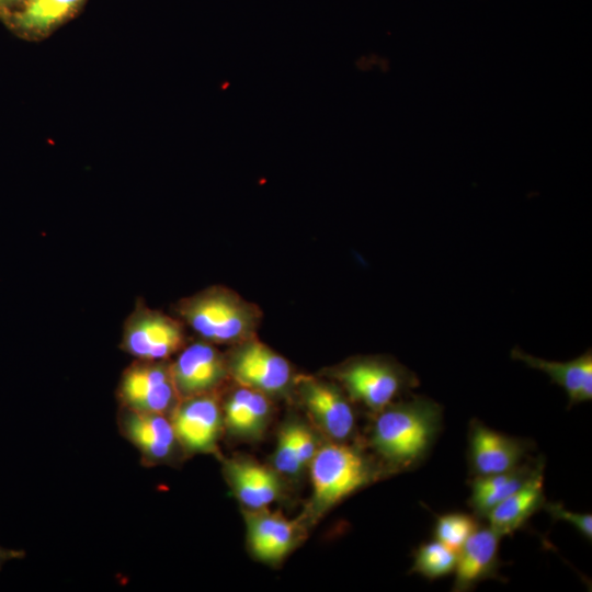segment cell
<instances>
[{
  "label": "cell",
  "mask_w": 592,
  "mask_h": 592,
  "mask_svg": "<svg viewBox=\"0 0 592 592\" xmlns=\"http://www.w3.org/2000/svg\"><path fill=\"white\" fill-rule=\"evenodd\" d=\"M16 1H20V0H0V7L9 5Z\"/></svg>",
  "instance_id": "cell-27"
},
{
  "label": "cell",
  "mask_w": 592,
  "mask_h": 592,
  "mask_svg": "<svg viewBox=\"0 0 592 592\" xmlns=\"http://www.w3.org/2000/svg\"><path fill=\"white\" fill-rule=\"evenodd\" d=\"M544 504V467H542L485 517L489 522V527L502 537L520 530Z\"/></svg>",
  "instance_id": "cell-15"
},
{
  "label": "cell",
  "mask_w": 592,
  "mask_h": 592,
  "mask_svg": "<svg viewBox=\"0 0 592 592\" xmlns=\"http://www.w3.org/2000/svg\"><path fill=\"white\" fill-rule=\"evenodd\" d=\"M171 423L177 440L187 451L210 452L220 431L219 403L212 394L181 399L172 410Z\"/></svg>",
  "instance_id": "cell-9"
},
{
  "label": "cell",
  "mask_w": 592,
  "mask_h": 592,
  "mask_svg": "<svg viewBox=\"0 0 592 592\" xmlns=\"http://www.w3.org/2000/svg\"><path fill=\"white\" fill-rule=\"evenodd\" d=\"M501 536L490 527L477 528L458 551L454 591H467L482 580L497 578Z\"/></svg>",
  "instance_id": "cell-12"
},
{
  "label": "cell",
  "mask_w": 592,
  "mask_h": 592,
  "mask_svg": "<svg viewBox=\"0 0 592 592\" xmlns=\"http://www.w3.org/2000/svg\"><path fill=\"white\" fill-rule=\"evenodd\" d=\"M122 428L127 439L152 463L169 458L175 447L177 436L163 414L125 410Z\"/></svg>",
  "instance_id": "cell-14"
},
{
  "label": "cell",
  "mask_w": 592,
  "mask_h": 592,
  "mask_svg": "<svg viewBox=\"0 0 592 592\" xmlns=\"http://www.w3.org/2000/svg\"><path fill=\"white\" fill-rule=\"evenodd\" d=\"M118 397L125 408L133 411L163 414L173 410L179 397L170 364L136 360L122 375Z\"/></svg>",
  "instance_id": "cell-6"
},
{
  "label": "cell",
  "mask_w": 592,
  "mask_h": 592,
  "mask_svg": "<svg viewBox=\"0 0 592 592\" xmlns=\"http://www.w3.org/2000/svg\"><path fill=\"white\" fill-rule=\"evenodd\" d=\"M542 467H544L543 462L522 463L501 474L475 477L471 482L469 505L476 515L485 517L490 510L519 490Z\"/></svg>",
  "instance_id": "cell-18"
},
{
  "label": "cell",
  "mask_w": 592,
  "mask_h": 592,
  "mask_svg": "<svg viewBox=\"0 0 592 592\" xmlns=\"http://www.w3.org/2000/svg\"><path fill=\"white\" fill-rule=\"evenodd\" d=\"M184 345L183 322L144 304L124 323L121 348L136 360L166 361Z\"/></svg>",
  "instance_id": "cell-5"
},
{
  "label": "cell",
  "mask_w": 592,
  "mask_h": 592,
  "mask_svg": "<svg viewBox=\"0 0 592 592\" xmlns=\"http://www.w3.org/2000/svg\"><path fill=\"white\" fill-rule=\"evenodd\" d=\"M458 553L439 540L424 543L413 555L412 572L434 580L445 577L455 570Z\"/></svg>",
  "instance_id": "cell-21"
},
{
  "label": "cell",
  "mask_w": 592,
  "mask_h": 592,
  "mask_svg": "<svg viewBox=\"0 0 592 592\" xmlns=\"http://www.w3.org/2000/svg\"><path fill=\"white\" fill-rule=\"evenodd\" d=\"M227 367L240 386L265 395L283 391L292 379L289 363L255 337L236 344Z\"/></svg>",
  "instance_id": "cell-7"
},
{
  "label": "cell",
  "mask_w": 592,
  "mask_h": 592,
  "mask_svg": "<svg viewBox=\"0 0 592 592\" xmlns=\"http://www.w3.org/2000/svg\"><path fill=\"white\" fill-rule=\"evenodd\" d=\"M312 511L322 513L371 482L377 471L357 448L331 443L310 462Z\"/></svg>",
  "instance_id": "cell-3"
},
{
  "label": "cell",
  "mask_w": 592,
  "mask_h": 592,
  "mask_svg": "<svg viewBox=\"0 0 592 592\" xmlns=\"http://www.w3.org/2000/svg\"><path fill=\"white\" fill-rule=\"evenodd\" d=\"M469 463L476 477L501 474L523 463L526 441L497 432L478 421L469 430Z\"/></svg>",
  "instance_id": "cell-10"
},
{
  "label": "cell",
  "mask_w": 592,
  "mask_h": 592,
  "mask_svg": "<svg viewBox=\"0 0 592 592\" xmlns=\"http://www.w3.org/2000/svg\"><path fill=\"white\" fill-rule=\"evenodd\" d=\"M267 395L240 386L228 397L224 412L228 428L240 435L261 432L270 415Z\"/></svg>",
  "instance_id": "cell-19"
},
{
  "label": "cell",
  "mask_w": 592,
  "mask_h": 592,
  "mask_svg": "<svg viewBox=\"0 0 592 592\" xmlns=\"http://www.w3.org/2000/svg\"><path fill=\"white\" fill-rule=\"evenodd\" d=\"M511 356L532 368L546 373L554 384L563 388L570 406L592 399V351L590 349L567 362L543 360L519 348L512 350Z\"/></svg>",
  "instance_id": "cell-13"
},
{
  "label": "cell",
  "mask_w": 592,
  "mask_h": 592,
  "mask_svg": "<svg viewBox=\"0 0 592 592\" xmlns=\"http://www.w3.org/2000/svg\"><path fill=\"white\" fill-rule=\"evenodd\" d=\"M226 473L237 498L252 510L266 508L280 493L275 473L254 462L231 460Z\"/></svg>",
  "instance_id": "cell-17"
},
{
  "label": "cell",
  "mask_w": 592,
  "mask_h": 592,
  "mask_svg": "<svg viewBox=\"0 0 592 592\" xmlns=\"http://www.w3.org/2000/svg\"><path fill=\"white\" fill-rule=\"evenodd\" d=\"M177 315L201 340L215 345H236L254 338L262 316L257 305L224 286L181 299Z\"/></svg>",
  "instance_id": "cell-2"
},
{
  "label": "cell",
  "mask_w": 592,
  "mask_h": 592,
  "mask_svg": "<svg viewBox=\"0 0 592 592\" xmlns=\"http://www.w3.org/2000/svg\"><path fill=\"white\" fill-rule=\"evenodd\" d=\"M316 452L312 434L305 426L297 425V454L303 468L310 464Z\"/></svg>",
  "instance_id": "cell-25"
},
{
  "label": "cell",
  "mask_w": 592,
  "mask_h": 592,
  "mask_svg": "<svg viewBox=\"0 0 592 592\" xmlns=\"http://www.w3.org/2000/svg\"><path fill=\"white\" fill-rule=\"evenodd\" d=\"M299 394L308 412L327 435L335 441L352 435L354 411L338 387L315 378H301Z\"/></svg>",
  "instance_id": "cell-11"
},
{
  "label": "cell",
  "mask_w": 592,
  "mask_h": 592,
  "mask_svg": "<svg viewBox=\"0 0 592 592\" xmlns=\"http://www.w3.org/2000/svg\"><path fill=\"white\" fill-rule=\"evenodd\" d=\"M350 397L378 412L403 390L415 387V375L396 361L362 356L348 361L335 372Z\"/></svg>",
  "instance_id": "cell-4"
},
{
  "label": "cell",
  "mask_w": 592,
  "mask_h": 592,
  "mask_svg": "<svg viewBox=\"0 0 592 592\" xmlns=\"http://www.w3.org/2000/svg\"><path fill=\"white\" fill-rule=\"evenodd\" d=\"M24 556L25 553L23 550L8 549L0 546V570L7 561L12 559H21Z\"/></svg>",
  "instance_id": "cell-26"
},
{
  "label": "cell",
  "mask_w": 592,
  "mask_h": 592,
  "mask_svg": "<svg viewBox=\"0 0 592 592\" xmlns=\"http://www.w3.org/2000/svg\"><path fill=\"white\" fill-rule=\"evenodd\" d=\"M170 368L179 400L212 394L229 375L227 360L204 340L184 345Z\"/></svg>",
  "instance_id": "cell-8"
},
{
  "label": "cell",
  "mask_w": 592,
  "mask_h": 592,
  "mask_svg": "<svg viewBox=\"0 0 592 592\" xmlns=\"http://www.w3.org/2000/svg\"><path fill=\"white\" fill-rule=\"evenodd\" d=\"M248 540L262 561H278L295 543V525L280 513L258 509L247 515Z\"/></svg>",
  "instance_id": "cell-16"
},
{
  "label": "cell",
  "mask_w": 592,
  "mask_h": 592,
  "mask_svg": "<svg viewBox=\"0 0 592 592\" xmlns=\"http://www.w3.org/2000/svg\"><path fill=\"white\" fill-rule=\"evenodd\" d=\"M81 0H25L15 24L27 31H44L62 20Z\"/></svg>",
  "instance_id": "cell-20"
},
{
  "label": "cell",
  "mask_w": 592,
  "mask_h": 592,
  "mask_svg": "<svg viewBox=\"0 0 592 592\" xmlns=\"http://www.w3.org/2000/svg\"><path fill=\"white\" fill-rule=\"evenodd\" d=\"M547 512L555 520L565 521L571 524L587 539L592 538V515L588 513H578L567 510L559 502H549L544 504Z\"/></svg>",
  "instance_id": "cell-24"
},
{
  "label": "cell",
  "mask_w": 592,
  "mask_h": 592,
  "mask_svg": "<svg viewBox=\"0 0 592 592\" xmlns=\"http://www.w3.org/2000/svg\"><path fill=\"white\" fill-rule=\"evenodd\" d=\"M477 528L478 523L475 516L459 512L447 513L436 519L434 537L458 553Z\"/></svg>",
  "instance_id": "cell-22"
},
{
  "label": "cell",
  "mask_w": 592,
  "mask_h": 592,
  "mask_svg": "<svg viewBox=\"0 0 592 592\" xmlns=\"http://www.w3.org/2000/svg\"><path fill=\"white\" fill-rule=\"evenodd\" d=\"M275 468L286 475H296L303 467L297 454V425L286 426L278 436L274 455Z\"/></svg>",
  "instance_id": "cell-23"
},
{
  "label": "cell",
  "mask_w": 592,
  "mask_h": 592,
  "mask_svg": "<svg viewBox=\"0 0 592 592\" xmlns=\"http://www.w3.org/2000/svg\"><path fill=\"white\" fill-rule=\"evenodd\" d=\"M441 405L425 396L390 403L375 419L371 443L394 469L420 464L433 446L442 425Z\"/></svg>",
  "instance_id": "cell-1"
}]
</instances>
